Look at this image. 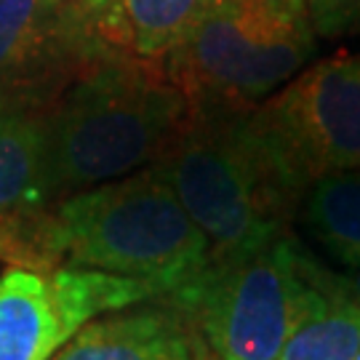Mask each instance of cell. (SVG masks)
Segmentation results:
<instances>
[{
	"label": "cell",
	"instance_id": "cell-6",
	"mask_svg": "<svg viewBox=\"0 0 360 360\" xmlns=\"http://www.w3.org/2000/svg\"><path fill=\"white\" fill-rule=\"evenodd\" d=\"M163 296L158 285L91 267L16 264L0 272V360H51L104 312Z\"/></svg>",
	"mask_w": 360,
	"mask_h": 360
},
{
	"label": "cell",
	"instance_id": "cell-3",
	"mask_svg": "<svg viewBox=\"0 0 360 360\" xmlns=\"http://www.w3.org/2000/svg\"><path fill=\"white\" fill-rule=\"evenodd\" d=\"M190 112L163 62L104 56L46 115L53 198L150 166Z\"/></svg>",
	"mask_w": 360,
	"mask_h": 360
},
{
	"label": "cell",
	"instance_id": "cell-13",
	"mask_svg": "<svg viewBox=\"0 0 360 360\" xmlns=\"http://www.w3.org/2000/svg\"><path fill=\"white\" fill-rule=\"evenodd\" d=\"M326 294L288 336L278 360H360V304L323 270Z\"/></svg>",
	"mask_w": 360,
	"mask_h": 360
},
{
	"label": "cell",
	"instance_id": "cell-7",
	"mask_svg": "<svg viewBox=\"0 0 360 360\" xmlns=\"http://www.w3.org/2000/svg\"><path fill=\"white\" fill-rule=\"evenodd\" d=\"M257 115L304 187L360 168V53L336 51L302 70Z\"/></svg>",
	"mask_w": 360,
	"mask_h": 360
},
{
	"label": "cell",
	"instance_id": "cell-4",
	"mask_svg": "<svg viewBox=\"0 0 360 360\" xmlns=\"http://www.w3.org/2000/svg\"><path fill=\"white\" fill-rule=\"evenodd\" d=\"M323 294V267L283 232L254 251L208 259L163 299L187 318L211 360H278Z\"/></svg>",
	"mask_w": 360,
	"mask_h": 360
},
{
	"label": "cell",
	"instance_id": "cell-15",
	"mask_svg": "<svg viewBox=\"0 0 360 360\" xmlns=\"http://www.w3.org/2000/svg\"><path fill=\"white\" fill-rule=\"evenodd\" d=\"M334 281H336V285L349 296V299H355V302L360 304V272L349 275V278H336L334 275Z\"/></svg>",
	"mask_w": 360,
	"mask_h": 360
},
{
	"label": "cell",
	"instance_id": "cell-9",
	"mask_svg": "<svg viewBox=\"0 0 360 360\" xmlns=\"http://www.w3.org/2000/svg\"><path fill=\"white\" fill-rule=\"evenodd\" d=\"M51 360H211L187 318L163 296L104 312Z\"/></svg>",
	"mask_w": 360,
	"mask_h": 360
},
{
	"label": "cell",
	"instance_id": "cell-2",
	"mask_svg": "<svg viewBox=\"0 0 360 360\" xmlns=\"http://www.w3.org/2000/svg\"><path fill=\"white\" fill-rule=\"evenodd\" d=\"M208 240V259L238 257L288 232L304 184L251 110L190 107L150 163Z\"/></svg>",
	"mask_w": 360,
	"mask_h": 360
},
{
	"label": "cell",
	"instance_id": "cell-14",
	"mask_svg": "<svg viewBox=\"0 0 360 360\" xmlns=\"http://www.w3.org/2000/svg\"><path fill=\"white\" fill-rule=\"evenodd\" d=\"M318 38L360 35V0H304Z\"/></svg>",
	"mask_w": 360,
	"mask_h": 360
},
{
	"label": "cell",
	"instance_id": "cell-11",
	"mask_svg": "<svg viewBox=\"0 0 360 360\" xmlns=\"http://www.w3.org/2000/svg\"><path fill=\"white\" fill-rule=\"evenodd\" d=\"M53 203L46 115L0 112V219L27 217Z\"/></svg>",
	"mask_w": 360,
	"mask_h": 360
},
{
	"label": "cell",
	"instance_id": "cell-5",
	"mask_svg": "<svg viewBox=\"0 0 360 360\" xmlns=\"http://www.w3.org/2000/svg\"><path fill=\"white\" fill-rule=\"evenodd\" d=\"M315 40L304 0H219L163 65L190 107L251 110L307 65Z\"/></svg>",
	"mask_w": 360,
	"mask_h": 360
},
{
	"label": "cell",
	"instance_id": "cell-1",
	"mask_svg": "<svg viewBox=\"0 0 360 360\" xmlns=\"http://www.w3.org/2000/svg\"><path fill=\"white\" fill-rule=\"evenodd\" d=\"M0 257L32 267H91L158 285L190 283L208 264V240L150 166L53 206L0 219Z\"/></svg>",
	"mask_w": 360,
	"mask_h": 360
},
{
	"label": "cell",
	"instance_id": "cell-12",
	"mask_svg": "<svg viewBox=\"0 0 360 360\" xmlns=\"http://www.w3.org/2000/svg\"><path fill=\"white\" fill-rule=\"evenodd\" d=\"M299 208L312 238L331 257L347 267H360V168L315 179Z\"/></svg>",
	"mask_w": 360,
	"mask_h": 360
},
{
	"label": "cell",
	"instance_id": "cell-8",
	"mask_svg": "<svg viewBox=\"0 0 360 360\" xmlns=\"http://www.w3.org/2000/svg\"><path fill=\"white\" fill-rule=\"evenodd\" d=\"M104 56L83 0H0V112L49 115Z\"/></svg>",
	"mask_w": 360,
	"mask_h": 360
},
{
	"label": "cell",
	"instance_id": "cell-10",
	"mask_svg": "<svg viewBox=\"0 0 360 360\" xmlns=\"http://www.w3.org/2000/svg\"><path fill=\"white\" fill-rule=\"evenodd\" d=\"M219 0H83L104 51L163 62L190 38Z\"/></svg>",
	"mask_w": 360,
	"mask_h": 360
}]
</instances>
